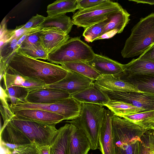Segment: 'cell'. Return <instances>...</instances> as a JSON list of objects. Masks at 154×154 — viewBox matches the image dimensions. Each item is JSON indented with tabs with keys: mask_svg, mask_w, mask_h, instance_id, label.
<instances>
[{
	"mask_svg": "<svg viewBox=\"0 0 154 154\" xmlns=\"http://www.w3.org/2000/svg\"><path fill=\"white\" fill-rule=\"evenodd\" d=\"M31 141L40 145H50L57 133L56 124L42 122L14 115L9 120Z\"/></svg>",
	"mask_w": 154,
	"mask_h": 154,
	"instance_id": "cell-6",
	"label": "cell"
},
{
	"mask_svg": "<svg viewBox=\"0 0 154 154\" xmlns=\"http://www.w3.org/2000/svg\"><path fill=\"white\" fill-rule=\"evenodd\" d=\"M70 133V124L58 129L50 145V154H68Z\"/></svg>",
	"mask_w": 154,
	"mask_h": 154,
	"instance_id": "cell-21",
	"label": "cell"
},
{
	"mask_svg": "<svg viewBox=\"0 0 154 154\" xmlns=\"http://www.w3.org/2000/svg\"><path fill=\"white\" fill-rule=\"evenodd\" d=\"M70 97L81 103H93L103 106H104L110 100L94 82L86 88Z\"/></svg>",
	"mask_w": 154,
	"mask_h": 154,
	"instance_id": "cell-19",
	"label": "cell"
},
{
	"mask_svg": "<svg viewBox=\"0 0 154 154\" xmlns=\"http://www.w3.org/2000/svg\"><path fill=\"white\" fill-rule=\"evenodd\" d=\"M10 109L16 116L45 123L57 124L65 120L61 115L42 109Z\"/></svg>",
	"mask_w": 154,
	"mask_h": 154,
	"instance_id": "cell-16",
	"label": "cell"
},
{
	"mask_svg": "<svg viewBox=\"0 0 154 154\" xmlns=\"http://www.w3.org/2000/svg\"><path fill=\"white\" fill-rule=\"evenodd\" d=\"M87 63L100 75H114L124 71L123 64L108 57L95 54Z\"/></svg>",
	"mask_w": 154,
	"mask_h": 154,
	"instance_id": "cell-17",
	"label": "cell"
},
{
	"mask_svg": "<svg viewBox=\"0 0 154 154\" xmlns=\"http://www.w3.org/2000/svg\"><path fill=\"white\" fill-rule=\"evenodd\" d=\"M103 106L90 103H82L79 116L67 122L81 130L89 140L91 149L98 148V137L102 120L106 109Z\"/></svg>",
	"mask_w": 154,
	"mask_h": 154,
	"instance_id": "cell-4",
	"label": "cell"
},
{
	"mask_svg": "<svg viewBox=\"0 0 154 154\" xmlns=\"http://www.w3.org/2000/svg\"><path fill=\"white\" fill-rule=\"evenodd\" d=\"M4 89L16 86L27 88L29 92L42 88L45 85L40 82L29 79L19 75L5 72L4 75Z\"/></svg>",
	"mask_w": 154,
	"mask_h": 154,
	"instance_id": "cell-23",
	"label": "cell"
},
{
	"mask_svg": "<svg viewBox=\"0 0 154 154\" xmlns=\"http://www.w3.org/2000/svg\"><path fill=\"white\" fill-rule=\"evenodd\" d=\"M95 85L110 100L131 104L142 109L144 112L154 109V94L141 92L112 91Z\"/></svg>",
	"mask_w": 154,
	"mask_h": 154,
	"instance_id": "cell-9",
	"label": "cell"
},
{
	"mask_svg": "<svg viewBox=\"0 0 154 154\" xmlns=\"http://www.w3.org/2000/svg\"><path fill=\"white\" fill-rule=\"evenodd\" d=\"M154 43V13L141 18L132 29L121 53L124 58L140 55Z\"/></svg>",
	"mask_w": 154,
	"mask_h": 154,
	"instance_id": "cell-3",
	"label": "cell"
},
{
	"mask_svg": "<svg viewBox=\"0 0 154 154\" xmlns=\"http://www.w3.org/2000/svg\"><path fill=\"white\" fill-rule=\"evenodd\" d=\"M23 35L14 37L0 46V62L8 64L11 57L20 48L17 44Z\"/></svg>",
	"mask_w": 154,
	"mask_h": 154,
	"instance_id": "cell-30",
	"label": "cell"
},
{
	"mask_svg": "<svg viewBox=\"0 0 154 154\" xmlns=\"http://www.w3.org/2000/svg\"><path fill=\"white\" fill-rule=\"evenodd\" d=\"M40 38L48 54L56 51L70 38L68 34L56 27L42 29Z\"/></svg>",
	"mask_w": 154,
	"mask_h": 154,
	"instance_id": "cell-12",
	"label": "cell"
},
{
	"mask_svg": "<svg viewBox=\"0 0 154 154\" xmlns=\"http://www.w3.org/2000/svg\"><path fill=\"white\" fill-rule=\"evenodd\" d=\"M109 21L108 18L104 21L97 23L85 29L82 35L86 41L92 42L99 39L104 28Z\"/></svg>",
	"mask_w": 154,
	"mask_h": 154,
	"instance_id": "cell-34",
	"label": "cell"
},
{
	"mask_svg": "<svg viewBox=\"0 0 154 154\" xmlns=\"http://www.w3.org/2000/svg\"><path fill=\"white\" fill-rule=\"evenodd\" d=\"M18 51L23 54L34 59L47 60L48 54L43 47L41 42L20 47Z\"/></svg>",
	"mask_w": 154,
	"mask_h": 154,
	"instance_id": "cell-31",
	"label": "cell"
},
{
	"mask_svg": "<svg viewBox=\"0 0 154 154\" xmlns=\"http://www.w3.org/2000/svg\"><path fill=\"white\" fill-rule=\"evenodd\" d=\"M129 1L135 2L137 3L147 4L150 5H154V0H130Z\"/></svg>",
	"mask_w": 154,
	"mask_h": 154,
	"instance_id": "cell-40",
	"label": "cell"
},
{
	"mask_svg": "<svg viewBox=\"0 0 154 154\" xmlns=\"http://www.w3.org/2000/svg\"><path fill=\"white\" fill-rule=\"evenodd\" d=\"M61 65L68 71H74L94 81L100 75L87 62L79 61L68 62L62 64Z\"/></svg>",
	"mask_w": 154,
	"mask_h": 154,
	"instance_id": "cell-28",
	"label": "cell"
},
{
	"mask_svg": "<svg viewBox=\"0 0 154 154\" xmlns=\"http://www.w3.org/2000/svg\"><path fill=\"white\" fill-rule=\"evenodd\" d=\"M111 124L114 154H134L145 130L131 121L113 114Z\"/></svg>",
	"mask_w": 154,
	"mask_h": 154,
	"instance_id": "cell-2",
	"label": "cell"
},
{
	"mask_svg": "<svg viewBox=\"0 0 154 154\" xmlns=\"http://www.w3.org/2000/svg\"><path fill=\"white\" fill-rule=\"evenodd\" d=\"M74 25L70 17L65 14L46 17L45 21L39 26L43 29L56 27L68 34Z\"/></svg>",
	"mask_w": 154,
	"mask_h": 154,
	"instance_id": "cell-25",
	"label": "cell"
},
{
	"mask_svg": "<svg viewBox=\"0 0 154 154\" xmlns=\"http://www.w3.org/2000/svg\"><path fill=\"white\" fill-rule=\"evenodd\" d=\"M113 113L106 109L102 120L98 137V148L101 154H114L113 135L111 124Z\"/></svg>",
	"mask_w": 154,
	"mask_h": 154,
	"instance_id": "cell-14",
	"label": "cell"
},
{
	"mask_svg": "<svg viewBox=\"0 0 154 154\" xmlns=\"http://www.w3.org/2000/svg\"><path fill=\"white\" fill-rule=\"evenodd\" d=\"M5 90L11 102L10 106L26 103L25 98L29 92L26 88L16 86L10 87Z\"/></svg>",
	"mask_w": 154,
	"mask_h": 154,
	"instance_id": "cell-33",
	"label": "cell"
},
{
	"mask_svg": "<svg viewBox=\"0 0 154 154\" xmlns=\"http://www.w3.org/2000/svg\"><path fill=\"white\" fill-rule=\"evenodd\" d=\"M124 71L113 75L118 78L134 76H154V63L134 59L128 63L123 64Z\"/></svg>",
	"mask_w": 154,
	"mask_h": 154,
	"instance_id": "cell-15",
	"label": "cell"
},
{
	"mask_svg": "<svg viewBox=\"0 0 154 154\" xmlns=\"http://www.w3.org/2000/svg\"><path fill=\"white\" fill-rule=\"evenodd\" d=\"M94 81L77 72L69 71L67 75L62 79L54 83L44 86L42 88L60 90L71 96L86 88Z\"/></svg>",
	"mask_w": 154,
	"mask_h": 154,
	"instance_id": "cell-10",
	"label": "cell"
},
{
	"mask_svg": "<svg viewBox=\"0 0 154 154\" xmlns=\"http://www.w3.org/2000/svg\"><path fill=\"white\" fill-rule=\"evenodd\" d=\"M118 79L133 85L142 92L154 94V76L122 77Z\"/></svg>",
	"mask_w": 154,
	"mask_h": 154,
	"instance_id": "cell-26",
	"label": "cell"
},
{
	"mask_svg": "<svg viewBox=\"0 0 154 154\" xmlns=\"http://www.w3.org/2000/svg\"><path fill=\"white\" fill-rule=\"evenodd\" d=\"M120 117L131 121L146 131L154 130V109Z\"/></svg>",
	"mask_w": 154,
	"mask_h": 154,
	"instance_id": "cell-27",
	"label": "cell"
},
{
	"mask_svg": "<svg viewBox=\"0 0 154 154\" xmlns=\"http://www.w3.org/2000/svg\"><path fill=\"white\" fill-rule=\"evenodd\" d=\"M108 0H77L79 9H88L97 6Z\"/></svg>",
	"mask_w": 154,
	"mask_h": 154,
	"instance_id": "cell-37",
	"label": "cell"
},
{
	"mask_svg": "<svg viewBox=\"0 0 154 154\" xmlns=\"http://www.w3.org/2000/svg\"><path fill=\"white\" fill-rule=\"evenodd\" d=\"M40 154H50L49 145H40L36 144Z\"/></svg>",
	"mask_w": 154,
	"mask_h": 154,
	"instance_id": "cell-39",
	"label": "cell"
},
{
	"mask_svg": "<svg viewBox=\"0 0 154 154\" xmlns=\"http://www.w3.org/2000/svg\"><path fill=\"white\" fill-rule=\"evenodd\" d=\"M82 103L70 97L50 104H36L27 103H18L10 106L16 109H37L56 113L64 117L65 120H72L79 115Z\"/></svg>",
	"mask_w": 154,
	"mask_h": 154,
	"instance_id": "cell-8",
	"label": "cell"
},
{
	"mask_svg": "<svg viewBox=\"0 0 154 154\" xmlns=\"http://www.w3.org/2000/svg\"><path fill=\"white\" fill-rule=\"evenodd\" d=\"M130 14L122 7L118 11L111 14L108 17L109 21L106 26L99 39L103 36L113 31L117 33H122L128 24Z\"/></svg>",
	"mask_w": 154,
	"mask_h": 154,
	"instance_id": "cell-22",
	"label": "cell"
},
{
	"mask_svg": "<svg viewBox=\"0 0 154 154\" xmlns=\"http://www.w3.org/2000/svg\"><path fill=\"white\" fill-rule=\"evenodd\" d=\"M94 83L101 88L110 90L143 92L133 85L115 77L113 75H100Z\"/></svg>",
	"mask_w": 154,
	"mask_h": 154,
	"instance_id": "cell-20",
	"label": "cell"
},
{
	"mask_svg": "<svg viewBox=\"0 0 154 154\" xmlns=\"http://www.w3.org/2000/svg\"><path fill=\"white\" fill-rule=\"evenodd\" d=\"M77 0H57L49 5L47 13L48 17L65 14L79 10Z\"/></svg>",
	"mask_w": 154,
	"mask_h": 154,
	"instance_id": "cell-24",
	"label": "cell"
},
{
	"mask_svg": "<svg viewBox=\"0 0 154 154\" xmlns=\"http://www.w3.org/2000/svg\"><path fill=\"white\" fill-rule=\"evenodd\" d=\"M137 58L154 63V43Z\"/></svg>",
	"mask_w": 154,
	"mask_h": 154,
	"instance_id": "cell-38",
	"label": "cell"
},
{
	"mask_svg": "<svg viewBox=\"0 0 154 154\" xmlns=\"http://www.w3.org/2000/svg\"><path fill=\"white\" fill-rule=\"evenodd\" d=\"M122 8L117 2L108 0L92 8L79 10L72 16V20L74 25L85 29L104 21Z\"/></svg>",
	"mask_w": 154,
	"mask_h": 154,
	"instance_id": "cell-7",
	"label": "cell"
},
{
	"mask_svg": "<svg viewBox=\"0 0 154 154\" xmlns=\"http://www.w3.org/2000/svg\"><path fill=\"white\" fill-rule=\"evenodd\" d=\"M69 71L61 65L33 59L17 50L10 59L6 72L17 74L46 85L62 79Z\"/></svg>",
	"mask_w": 154,
	"mask_h": 154,
	"instance_id": "cell-1",
	"label": "cell"
},
{
	"mask_svg": "<svg viewBox=\"0 0 154 154\" xmlns=\"http://www.w3.org/2000/svg\"><path fill=\"white\" fill-rule=\"evenodd\" d=\"M10 154H40L35 142L29 145L18 148Z\"/></svg>",
	"mask_w": 154,
	"mask_h": 154,
	"instance_id": "cell-36",
	"label": "cell"
},
{
	"mask_svg": "<svg viewBox=\"0 0 154 154\" xmlns=\"http://www.w3.org/2000/svg\"><path fill=\"white\" fill-rule=\"evenodd\" d=\"M1 145L10 153L15 149L32 142L9 121L4 123L0 131Z\"/></svg>",
	"mask_w": 154,
	"mask_h": 154,
	"instance_id": "cell-11",
	"label": "cell"
},
{
	"mask_svg": "<svg viewBox=\"0 0 154 154\" xmlns=\"http://www.w3.org/2000/svg\"><path fill=\"white\" fill-rule=\"evenodd\" d=\"M134 154H154V136L146 131L137 144Z\"/></svg>",
	"mask_w": 154,
	"mask_h": 154,
	"instance_id": "cell-32",
	"label": "cell"
},
{
	"mask_svg": "<svg viewBox=\"0 0 154 154\" xmlns=\"http://www.w3.org/2000/svg\"><path fill=\"white\" fill-rule=\"evenodd\" d=\"M95 54L92 48L82 41L79 37L70 38L54 52L48 54V61L57 64L92 60Z\"/></svg>",
	"mask_w": 154,
	"mask_h": 154,
	"instance_id": "cell-5",
	"label": "cell"
},
{
	"mask_svg": "<svg viewBox=\"0 0 154 154\" xmlns=\"http://www.w3.org/2000/svg\"><path fill=\"white\" fill-rule=\"evenodd\" d=\"M70 97L69 94L60 90L42 88L30 92L25 101L32 103L50 104Z\"/></svg>",
	"mask_w": 154,
	"mask_h": 154,
	"instance_id": "cell-13",
	"label": "cell"
},
{
	"mask_svg": "<svg viewBox=\"0 0 154 154\" xmlns=\"http://www.w3.org/2000/svg\"><path fill=\"white\" fill-rule=\"evenodd\" d=\"M46 17L37 14L32 17L25 24L19 26L22 29L28 30L40 26L45 20Z\"/></svg>",
	"mask_w": 154,
	"mask_h": 154,
	"instance_id": "cell-35",
	"label": "cell"
},
{
	"mask_svg": "<svg viewBox=\"0 0 154 154\" xmlns=\"http://www.w3.org/2000/svg\"><path fill=\"white\" fill-rule=\"evenodd\" d=\"M104 106L107 107L113 114L119 117L144 112L142 109L131 104L115 100H110Z\"/></svg>",
	"mask_w": 154,
	"mask_h": 154,
	"instance_id": "cell-29",
	"label": "cell"
},
{
	"mask_svg": "<svg viewBox=\"0 0 154 154\" xmlns=\"http://www.w3.org/2000/svg\"><path fill=\"white\" fill-rule=\"evenodd\" d=\"M71 124V133L68 154H88L91 149L90 141L85 134Z\"/></svg>",
	"mask_w": 154,
	"mask_h": 154,
	"instance_id": "cell-18",
	"label": "cell"
},
{
	"mask_svg": "<svg viewBox=\"0 0 154 154\" xmlns=\"http://www.w3.org/2000/svg\"><path fill=\"white\" fill-rule=\"evenodd\" d=\"M151 132L153 135L154 136V130L151 131Z\"/></svg>",
	"mask_w": 154,
	"mask_h": 154,
	"instance_id": "cell-41",
	"label": "cell"
}]
</instances>
